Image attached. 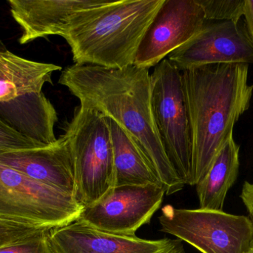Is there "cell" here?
I'll return each instance as SVG.
<instances>
[{"label":"cell","mask_w":253,"mask_h":253,"mask_svg":"<svg viewBox=\"0 0 253 253\" xmlns=\"http://www.w3.org/2000/svg\"><path fill=\"white\" fill-rule=\"evenodd\" d=\"M59 83L78 98L80 106L111 119L129 135L165 194L183 190L185 184L171 165L153 120L149 69L75 64L62 71Z\"/></svg>","instance_id":"6da1fadb"},{"label":"cell","mask_w":253,"mask_h":253,"mask_svg":"<svg viewBox=\"0 0 253 253\" xmlns=\"http://www.w3.org/2000/svg\"><path fill=\"white\" fill-rule=\"evenodd\" d=\"M192 145L193 185L206 175L233 129L249 109L253 85L249 64L219 63L181 71Z\"/></svg>","instance_id":"7a4b0ae2"},{"label":"cell","mask_w":253,"mask_h":253,"mask_svg":"<svg viewBox=\"0 0 253 253\" xmlns=\"http://www.w3.org/2000/svg\"><path fill=\"white\" fill-rule=\"evenodd\" d=\"M165 0H107L79 13L61 37L76 65L123 68L134 65L149 25Z\"/></svg>","instance_id":"3957f363"},{"label":"cell","mask_w":253,"mask_h":253,"mask_svg":"<svg viewBox=\"0 0 253 253\" xmlns=\"http://www.w3.org/2000/svg\"><path fill=\"white\" fill-rule=\"evenodd\" d=\"M64 135L74 160V197L83 207L90 206L115 187L114 150L106 117L77 107Z\"/></svg>","instance_id":"277c9868"},{"label":"cell","mask_w":253,"mask_h":253,"mask_svg":"<svg viewBox=\"0 0 253 253\" xmlns=\"http://www.w3.org/2000/svg\"><path fill=\"white\" fill-rule=\"evenodd\" d=\"M150 77L152 112L164 150L180 179L194 186L191 129L181 72L165 59Z\"/></svg>","instance_id":"5b68a950"},{"label":"cell","mask_w":253,"mask_h":253,"mask_svg":"<svg viewBox=\"0 0 253 253\" xmlns=\"http://www.w3.org/2000/svg\"><path fill=\"white\" fill-rule=\"evenodd\" d=\"M83 208L74 196L0 164V220L52 230L77 221Z\"/></svg>","instance_id":"8992f818"},{"label":"cell","mask_w":253,"mask_h":253,"mask_svg":"<svg viewBox=\"0 0 253 253\" xmlns=\"http://www.w3.org/2000/svg\"><path fill=\"white\" fill-rule=\"evenodd\" d=\"M161 230L187 242L202 253H249L253 221L224 211L162 208Z\"/></svg>","instance_id":"52a82bcc"},{"label":"cell","mask_w":253,"mask_h":253,"mask_svg":"<svg viewBox=\"0 0 253 253\" xmlns=\"http://www.w3.org/2000/svg\"><path fill=\"white\" fill-rule=\"evenodd\" d=\"M165 195L163 187L156 184L115 187L83 208L78 221L105 233L135 236L160 208Z\"/></svg>","instance_id":"ba28073f"},{"label":"cell","mask_w":253,"mask_h":253,"mask_svg":"<svg viewBox=\"0 0 253 253\" xmlns=\"http://www.w3.org/2000/svg\"><path fill=\"white\" fill-rule=\"evenodd\" d=\"M168 59L180 71L211 64H253V40L245 22L206 21L200 32Z\"/></svg>","instance_id":"9c48e42d"},{"label":"cell","mask_w":253,"mask_h":253,"mask_svg":"<svg viewBox=\"0 0 253 253\" xmlns=\"http://www.w3.org/2000/svg\"><path fill=\"white\" fill-rule=\"evenodd\" d=\"M205 22L196 0H165L143 37L134 65L146 69L156 66L197 35Z\"/></svg>","instance_id":"30bf717a"},{"label":"cell","mask_w":253,"mask_h":253,"mask_svg":"<svg viewBox=\"0 0 253 253\" xmlns=\"http://www.w3.org/2000/svg\"><path fill=\"white\" fill-rule=\"evenodd\" d=\"M52 253H186L179 239L147 240L136 236L105 233L77 221L52 229Z\"/></svg>","instance_id":"8fae6325"},{"label":"cell","mask_w":253,"mask_h":253,"mask_svg":"<svg viewBox=\"0 0 253 253\" xmlns=\"http://www.w3.org/2000/svg\"><path fill=\"white\" fill-rule=\"evenodd\" d=\"M0 164L74 197V160L64 135L54 144L47 147L0 150Z\"/></svg>","instance_id":"7c38bea8"},{"label":"cell","mask_w":253,"mask_h":253,"mask_svg":"<svg viewBox=\"0 0 253 253\" xmlns=\"http://www.w3.org/2000/svg\"><path fill=\"white\" fill-rule=\"evenodd\" d=\"M107 0H9L10 13L20 26L19 44L50 35L62 36L80 12Z\"/></svg>","instance_id":"4fadbf2b"},{"label":"cell","mask_w":253,"mask_h":253,"mask_svg":"<svg viewBox=\"0 0 253 253\" xmlns=\"http://www.w3.org/2000/svg\"><path fill=\"white\" fill-rule=\"evenodd\" d=\"M0 120L15 132L43 147L57 141L54 133L57 113L42 92L0 102Z\"/></svg>","instance_id":"5bb4252c"},{"label":"cell","mask_w":253,"mask_h":253,"mask_svg":"<svg viewBox=\"0 0 253 253\" xmlns=\"http://www.w3.org/2000/svg\"><path fill=\"white\" fill-rule=\"evenodd\" d=\"M62 67L21 57L0 49V102L22 95L42 92L46 83H52V74Z\"/></svg>","instance_id":"9a60e30c"},{"label":"cell","mask_w":253,"mask_h":253,"mask_svg":"<svg viewBox=\"0 0 253 253\" xmlns=\"http://www.w3.org/2000/svg\"><path fill=\"white\" fill-rule=\"evenodd\" d=\"M240 147L233 138L218 153L203 179L196 184L199 209L223 211L229 190L239 175Z\"/></svg>","instance_id":"2e32d148"},{"label":"cell","mask_w":253,"mask_h":253,"mask_svg":"<svg viewBox=\"0 0 253 253\" xmlns=\"http://www.w3.org/2000/svg\"><path fill=\"white\" fill-rule=\"evenodd\" d=\"M106 119L114 150L115 187L148 184L162 187L144 156L129 135L114 120Z\"/></svg>","instance_id":"e0dca14e"},{"label":"cell","mask_w":253,"mask_h":253,"mask_svg":"<svg viewBox=\"0 0 253 253\" xmlns=\"http://www.w3.org/2000/svg\"><path fill=\"white\" fill-rule=\"evenodd\" d=\"M206 21L240 22L244 16L245 0H196Z\"/></svg>","instance_id":"ac0fdd59"},{"label":"cell","mask_w":253,"mask_h":253,"mask_svg":"<svg viewBox=\"0 0 253 253\" xmlns=\"http://www.w3.org/2000/svg\"><path fill=\"white\" fill-rule=\"evenodd\" d=\"M49 230L46 227L0 220V248Z\"/></svg>","instance_id":"d6986e66"},{"label":"cell","mask_w":253,"mask_h":253,"mask_svg":"<svg viewBox=\"0 0 253 253\" xmlns=\"http://www.w3.org/2000/svg\"><path fill=\"white\" fill-rule=\"evenodd\" d=\"M49 232L50 230L1 247L0 253H52L49 243Z\"/></svg>","instance_id":"ffe728a7"},{"label":"cell","mask_w":253,"mask_h":253,"mask_svg":"<svg viewBox=\"0 0 253 253\" xmlns=\"http://www.w3.org/2000/svg\"><path fill=\"white\" fill-rule=\"evenodd\" d=\"M44 147L4 124L0 120V150H27V149Z\"/></svg>","instance_id":"44dd1931"},{"label":"cell","mask_w":253,"mask_h":253,"mask_svg":"<svg viewBox=\"0 0 253 253\" xmlns=\"http://www.w3.org/2000/svg\"><path fill=\"white\" fill-rule=\"evenodd\" d=\"M241 199L246 206L253 221V183L246 181L242 187Z\"/></svg>","instance_id":"7402d4cb"},{"label":"cell","mask_w":253,"mask_h":253,"mask_svg":"<svg viewBox=\"0 0 253 253\" xmlns=\"http://www.w3.org/2000/svg\"><path fill=\"white\" fill-rule=\"evenodd\" d=\"M244 16L245 17V24L250 36L253 40V1L245 0Z\"/></svg>","instance_id":"603a6c76"},{"label":"cell","mask_w":253,"mask_h":253,"mask_svg":"<svg viewBox=\"0 0 253 253\" xmlns=\"http://www.w3.org/2000/svg\"><path fill=\"white\" fill-rule=\"evenodd\" d=\"M249 253H253V245H252V248H251V251H250Z\"/></svg>","instance_id":"cb8c5ba5"}]
</instances>
